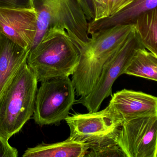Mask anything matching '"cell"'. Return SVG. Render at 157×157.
<instances>
[{
  "instance_id": "obj_1",
  "label": "cell",
  "mask_w": 157,
  "mask_h": 157,
  "mask_svg": "<svg viewBox=\"0 0 157 157\" xmlns=\"http://www.w3.org/2000/svg\"><path fill=\"white\" fill-rule=\"evenodd\" d=\"M134 29V24L117 25L92 33L86 42L71 38L79 50L78 63L71 80L77 96H85L90 93L104 65Z\"/></svg>"
},
{
  "instance_id": "obj_2",
  "label": "cell",
  "mask_w": 157,
  "mask_h": 157,
  "mask_svg": "<svg viewBox=\"0 0 157 157\" xmlns=\"http://www.w3.org/2000/svg\"><path fill=\"white\" fill-rule=\"evenodd\" d=\"M78 61V47L66 31L52 29L29 51L27 63L41 82L72 75Z\"/></svg>"
},
{
  "instance_id": "obj_3",
  "label": "cell",
  "mask_w": 157,
  "mask_h": 157,
  "mask_svg": "<svg viewBox=\"0 0 157 157\" xmlns=\"http://www.w3.org/2000/svg\"><path fill=\"white\" fill-rule=\"evenodd\" d=\"M38 81L27 63L16 74L0 99V135L8 141L33 115Z\"/></svg>"
},
{
  "instance_id": "obj_4",
  "label": "cell",
  "mask_w": 157,
  "mask_h": 157,
  "mask_svg": "<svg viewBox=\"0 0 157 157\" xmlns=\"http://www.w3.org/2000/svg\"><path fill=\"white\" fill-rule=\"evenodd\" d=\"M37 17V32L30 50L52 29H63L70 37L89 40V23L78 0H32Z\"/></svg>"
},
{
  "instance_id": "obj_5",
  "label": "cell",
  "mask_w": 157,
  "mask_h": 157,
  "mask_svg": "<svg viewBox=\"0 0 157 157\" xmlns=\"http://www.w3.org/2000/svg\"><path fill=\"white\" fill-rule=\"evenodd\" d=\"M75 93L69 77L41 82L36 96L35 123L40 126L59 124L69 116L75 102Z\"/></svg>"
},
{
  "instance_id": "obj_6",
  "label": "cell",
  "mask_w": 157,
  "mask_h": 157,
  "mask_svg": "<svg viewBox=\"0 0 157 157\" xmlns=\"http://www.w3.org/2000/svg\"><path fill=\"white\" fill-rule=\"evenodd\" d=\"M65 120L70 129L69 138L87 144L90 148L117 143L123 123L109 105L100 111L68 116Z\"/></svg>"
},
{
  "instance_id": "obj_7",
  "label": "cell",
  "mask_w": 157,
  "mask_h": 157,
  "mask_svg": "<svg viewBox=\"0 0 157 157\" xmlns=\"http://www.w3.org/2000/svg\"><path fill=\"white\" fill-rule=\"evenodd\" d=\"M142 47H144L135 28L121 47L104 65L92 91L87 96L80 97L77 103L86 107L89 112L98 111L103 100L112 94L114 82L123 74L136 51Z\"/></svg>"
},
{
  "instance_id": "obj_8",
  "label": "cell",
  "mask_w": 157,
  "mask_h": 157,
  "mask_svg": "<svg viewBox=\"0 0 157 157\" xmlns=\"http://www.w3.org/2000/svg\"><path fill=\"white\" fill-rule=\"evenodd\" d=\"M116 143L126 157H157V113L123 122Z\"/></svg>"
},
{
  "instance_id": "obj_9",
  "label": "cell",
  "mask_w": 157,
  "mask_h": 157,
  "mask_svg": "<svg viewBox=\"0 0 157 157\" xmlns=\"http://www.w3.org/2000/svg\"><path fill=\"white\" fill-rule=\"evenodd\" d=\"M35 9L0 8V33L30 51L37 32Z\"/></svg>"
},
{
  "instance_id": "obj_10",
  "label": "cell",
  "mask_w": 157,
  "mask_h": 157,
  "mask_svg": "<svg viewBox=\"0 0 157 157\" xmlns=\"http://www.w3.org/2000/svg\"><path fill=\"white\" fill-rule=\"evenodd\" d=\"M109 106L123 122L157 113V97L144 92L124 89L114 93Z\"/></svg>"
},
{
  "instance_id": "obj_11",
  "label": "cell",
  "mask_w": 157,
  "mask_h": 157,
  "mask_svg": "<svg viewBox=\"0 0 157 157\" xmlns=\"http://www.w3.org/2000/svg\"><path fill=\"white\" fill-rule=\"evenodd\" d=\"M29 50L0 33V99L21 66L26 62Z\"/></svg>"
},
{
  "instance_id": "obj_12",
  "label": "cell",
  "mask_w": 157,
  "mask_h": 157,
  "mask_svg": "<svg viewBox=\"0 0 157 157\" xmlns=\"http://www.w3.org/2000/svg\"><path fill=\"white\" fill-rule=\"evenodd\" d=\"M157 7V0H134L124 9L111 17L89 23V34L104 30L117 25L134 24L137 18Z\"/></svg>"
},
{
  "instance_id": "obj_13",
  "label": "cell",
  "mask_w": 157,
  "mask_h": 157,
  "mask_svg": "<svg viewBox=\"0 0 157 157\" xmlns=\"http://www.w3.org/2000/svg\"><path fill=\"white\" fill-rule=\"evenodd\" d=\"M90 149L89 145L71 140L54 143H42L35 147L28 148L24 157H83Z\"/></svg>"
},
{
  "instance_id": "obj_14",
  "label": "cell",
  "mask_w": 157,
  "mask_h": 157,
  "mask_svg": "<svg viewBox=\"0 0 157 157\" xmlns=\"http://www.w3.org/2000/svg\"><path fill=\"white\" fill-rule=\"evenodd\" d=\"M134 25L143 46L157 57V7L140 15Z\"/></svg>"
},
{
  "instance_id": "obj_15",
  "label": "cell",
  "mask_w": 157,
  "mask_h": 157,
  "mask_svg": "<svg viewBox=\"0 0 157 157\" xmlns=\"http://www.w3.org/2000/svg\"><path fill=\"white\" fill-rule=\"evenodd\" d=\"M123 74L157 81V57L142 47L136 51Z\"/></svg>"
},
{
  "instance_id": "obj_16",
  "label": "cell",
  "mask_w": 157,
  "mask_h": 157,
  "mask_svg": "<svg viewBox=\"0 0 157 157\" xmlns=\"http://www.w3.org/2000/svg\"><path fill=\"white\" fill-rule=\"evenodd\" d=\"M134 0H91L94 20L111 17L124 9Z\"/></svg>"
},
{
  "instance_id": "obj_17",
  "label": "cell",
  "mask_w": 157,
  "mask_h": 157,
  "mask_svg": "<svg viewBox=\"0 0 157 157\" xmlns=\"http://www.w3.org/2000/svg\"><path fill=\"white\" fill-rule=\"evenodd\" d=\"M85 157H126L121 147L116 143L90 148Z\"/></svg>"
},
{
  "instance_id": "obj_18",
  "label": "cell",
  "mask_w": 157,
  "mask_h": 157,
  "mask_svg": "<svg viewBox=\"0 0 157 157\" xmlns=\"http://www.w3.org/2000/svg\"><path fill=\"white\" fill-rule=\"evenodd\" d=\"M0 8L33 9L32 0H0Z\"/></svg>"
},
{
  "instance_id": "obj_19",
  "label": "cell",
  "mask_w": 157,
  "mask_h": 157,
  "mask_svg": "<svg viewBox=\"0 0 157 157\" xmlns=\"http://www.w3.org/2000/svg\"><path fill=\"white\" fill-rule=\"evenodd\" d=\"M18 155L17 149L11 146L8 141L0 135V157H17Z\"/></svg>"
},
{
  "instance_id": "obj_20",
  "label": "cell",
  "mask_w": 157,
  "mask_h": 157,
  "mask_svg": "<svg viewBox=\"0 0 157 157\" xmlns=\"http://www.w3.org/2000/svg\"><path fill=\"white\" fill-rule=\"evenodd\" d=\"M88 21L94 20V13L91 0H78Z\"/></svg>"
}]
</instances>
